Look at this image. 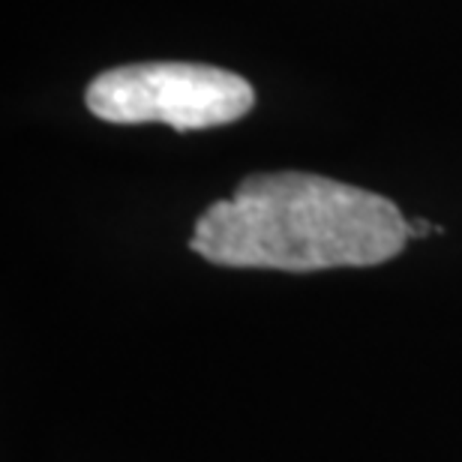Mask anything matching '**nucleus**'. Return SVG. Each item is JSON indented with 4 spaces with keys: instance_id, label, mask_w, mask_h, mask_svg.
I'll return each instance as SVG.
<instances>
[{
    "instance_id": "nucleus-2",
    "label": "nucleus",
    "mask_w": 462,
    "mask_h": 462,
    "mask_svg": "<svg viewBox=\"0 0 462 462\" xmlns=\"http://www.w3.org/2000/svg\"><path fill=\"white\" fill-rule=\"evenodd\" d=\"M90 115L120 126L165 124L178 133L235 124L255 106V90L237 72L205 63H129L88 85Z\"/></svg>"
},
{
    "instance_id": "nucleus-1",
    "label": "nucleus",
    "mask_w": 462,
    "mask_h": 462,
    "mask_svg": "<svg viewBox=\"0 0 462 462\" xmlns=\"http://www.w3.org/2000/svg\"><path fill=\"white\" fill-rule=\"evenodd\" d=\"M409 237L411 223L378 192L310 171H264L199 217L189 249L223 267L316 273L384 264Z\"/></svg>"
}]
</instances>
